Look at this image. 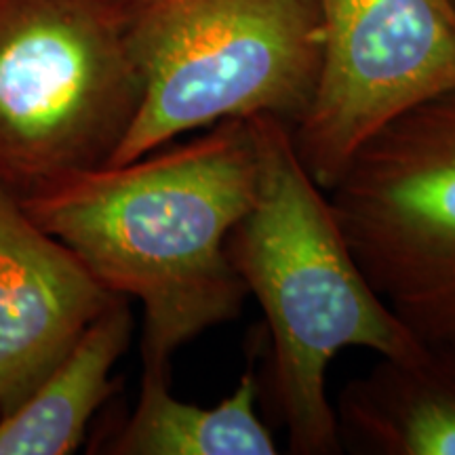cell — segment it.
<instances>
[{"instance_id": "obj_4", "label": "cell", "mask_w": 455, "mask_h": 455, "mask_svg": "<svg viewBox=\"0 0 455 455\" xmlns=\"http://www.w3.org/2000/svg\"><path fill=\"white\" fill-rule=\"evenodd\" d=\"M140 101L123 0H0V188L104 167Z\"/></svg>"}, {"instance_id": "obj_6", "label": "cell", "mask_w": 455, "mask_h": 455, "mask_svg": "<svg viewBox=\"0 0 455 455\" xmlns=\"http://www.w3.org/2000/svg\"><path fill=\"white\" fill-rule=\"evenodd\" d=\"M316 3L321 74L291 138L301 164L327 192L369 138L415 106L455 89V4Z\"/></svg>"}, {"instance_id": "obj_2", "label": "cell", "mask_w": 455, "mask_h": 455, "mask_svg": "<svg viewBox=\"0 0 455 455\" xmlns=\"http://www.w3.org/2000/svg\"><path fill=\"white\" fill-rule=\"evenodd\" d=\"M258 188L228 236V255L264 312L270 384L289 449L339 453L327 373L346 348L407 358L424 344L379 298L352 253L327 192L312 180L291 129L272 116L249 118Z\"/></svg>"}, {"instance_id": "obj_5", "label": "cell", "mask_w": 455, "mask_h": 455, "mask_svg": "<svg viewBox=\"0 0 455 455\" xmlns=\"http://www.w3.org/2000/svg\"><path fill=\"white\" fill-rule=\"evenodd\" d=\"M327 196L379 298L422 344H455V89L369 138Z\"/></svg>"}, {"instance_id": "obj_11", "label": "cell", "mask_w": 455, "mask_h": 455, "mask_svg": "<svg viewBox=\"0 0 455 455\" xmlns=\"http://www.w3.org/2000/svg\"><path fill=\"white\" fill-rule=\"evenodd\" d=\"M451 3H453V4H455V0H451Z\"/></svg>"}, {"instance_id": "obj_8", "label": "cell", "mask_w": 455, "mask_h": 455, "mask_svg": "<svg viewBox=\"0 0 455 455\" xmlns=\"http://www.w3.org/2000/svg\"><path fill=\"white\" fill-rule=\"evenodd\" d=\"M339 441L356 453L455 455V344L382 358L341 390Z\"/></svg>"}, {"instance_id": "obj_7", "label": "cell", "mask_w": 455, "mask_h": 455, "mask_svg": "<svg viewBox=\"0 0 455 455\" xmlns=\"http://www.w3.org/2000/svg\"><path fill=\"white\" fill-rule=\"evenodd\" d=\"M114 298L0 188V415L30 396Z\"/></svg>"}, {"instance_id": "obj_1", "label": "cell", "mask_w": 455, "mask_h": 455, "mask_svg": "<svg viewBox=\"0 0 455 455\" xmlns=\"http://www.w3.org/2000/svg\"><path fill=\"white\" fill-rule=\"evenodd\" d=\"M258 156L247 121L76 173L20 198L108 291L144 306V367L241 315L247 287L228 236L251 207Z\"/></svg>"}, {"instance_id": "obj_3", "label": "cell", "mask_w": 455, "mask_h": 455, "mask_svg": "<svg viewBox=\"0 0 455 455\" xmlns=\"http://www.w3.org/2000/svg\"><path fill=\"white\" fill-rule=\"evenodd\" d=\"M141 101L110 163L150 155L221 121L293 129L315 98L316 0H123Z\"/></svg>"}, {"instance_id": "obj_10", "label": "cell", "mask_w": 455, "mask_h": 455, "mask_svg": "<svg viewBox=\"0 0 455 455\" xmlns=\"http://www.w3.org/2000/svg\"><path fill=\"white\" fill-rule=\"evenodd\" d=\"M259 379L253 367L235 392L213 407L171 395L169 369L144 367L138 405L106 451L118 455H276L258 413Z\"/></svg>"}, {"instance_id": "obj_9", "label": "cell", "mask_w": 455, "mask_h": 455, "mask_svg": "<svg viewBox=\"0 0 455 455\" xmlns=\"http://www.w3.org/2000/svg\"><path fill=\"white\" fill-rule=\"evenodd\" d=\"M133 316L116 295L13 411L0 415V455H68L84 439L98 409L114 392L112 369L124 355Z\"/></svg>"}]
</instances>
